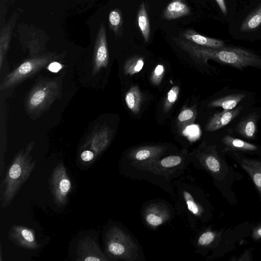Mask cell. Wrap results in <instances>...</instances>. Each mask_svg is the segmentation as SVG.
<instances>
[{"mask_svg": "<svg viewBox=\"0 0 261 261\" xmlns=\"http://www.w3.org/2000/svg\"><path fill=\"white\" fill-rule=\"evenodd\" d=\"M246 96L244 93H237L215 99L208 104L211 107H221L223 110L234 109Z\"/></svg>", "mask_w": 261, "mask_h": 261, "instance_id": "obj_19", "label": "cell"}, {"mask_svg": "<svg viewBox=\"0 0 261 261\" xmlns=\"http://www.w3.org/2000/svg\"><path fill=\"white\" fill-rule=\"evenodd\" d=\"M192 158V152L188 153L186 150L166 155L140 166L125 176L150 182L160 187L171 196L172 181L185 173Z\"/></svg>", "mask_w": 261, "mask_h": 261, "instance_id": "obj_2", "label": "cell"}, {"mask_svg": "<svg viewBox=\"0 0 261 261\" xmlns=\"http://www.w3.org/2000/svg\"><path fill=\"white\" fill-rule=\"evenodd\" d=\"M48 90L45 88H38L31 94L29 105L30 108H37L40 107L48 97Z\"/></svg>", "mask_w": 261, "mask_h": 261, "instance_id": "obj_28", "label": "cell"}, {"mask_svg": "<svg viewBox=\"0 0 261 261\" xmlns=\"http://www.w3.org/2000/svg\"><path fill=\"white\" fill-rule=\"evenodd\" d=\"M252 238L255 240L261 238V226L255 228L252 233Z\"/></svg>", "mask_w": 261, "mask_h": 261, "instance_id": "obj_35", "label": "cell"}, {"mask_svg": "<svg viewBox=\"0 0 261 261\" xmlns=\"http://www.w3.org/2000/svg\"><path fill=\"white\" fill-rule=\"evenodd\" d=\"M171 197L175 215L178 216L186 226L194 231L204 221L206 207L204 196L196 178L185 174L172 182Z\"/></svg>", "mask_w": 261, "mask_h": 261, "instance_id": "obj_1", "label": "cell"}, {"mask_svg": "<svg viewBox=\"0 0 261 261\" xmlns=\"http://www.w3.org/2000/svg\"><path fill=\"white\" fill-rule=\"evenodd\" d=\"M142 100L141 92L137 85L132 86L125 94L126 105L135 114H138L140 112Z\"/></svg>", "mask_w": 261, "mask_h": 261, "instance_id": "obj_20", "label": "cell"}, {"mask_svg": "<svg viewBox=\"0 0 261 261\" xmlns=\"http://www.w3.org/2000/svg\"><path fill=\"white\" fill-rule=\"evenodd\" d=\"M181 34L182 38L199 45L215 48L225 46L223 40L203 36L193 29L185 30Z\"/></svg>", "mask_w": 261, "mask_h": 261, "instance_id": "obj_14", "label": "cell"}, {"mask_svg": "<svg viewBox=\"0 0 261 261\" xmlns=\"http://www.w3.org/2000/svg\"><path fill=\"white\" fill-rule=\"evenodd\" d=\"M77 260H110L106 255L101 251L97 242L89 237L80 240L77 249Z\"/></svg>", "mask_w": 261, "mask_h": 261, "instance_id": "obj_12", "label": "cell"}, {"mask_svg": "<svg viewBox=\"0 0 261 261\" xmlns=\"http://www.w3.org/2000/svg\"><path fill=\"white\" fill-rule=\"evenodd\" d=\"M94 73L101 68L107 67L109 62V51L107 39V33L103 23L100 24L95 42L93 54Z\"/></svg>", "mask_w": 261, "mask_h": 261, "instance_id": "obj_10", "label": "cell"}, {"mask_svg": "<svg viewBox=\"0 0 261 261\" xmlns=\"http://www.w3.org/2000/svg\"><path fill=\"white\" fill-rule=\"evenodd\" d=\"M179 92V87L175 86L168 91L164 103V111L168 112L178 99Z\"/></svg>", "mask_w": 261, "mask_h": 261, "instance_id": "obj_29", "label": "cell"}, {"mask_svg": "<svg viewBox=\"0 0 261 261\" xmlns=\"http://www.w3.org/2000/svg\"><path fill=\"white\" fill-rule=\"evenodd\" d=\"M105 244L106 256L110 260H145L138 241L127 229L122 227H110L106 234Z\"/></svg>", "mask_w": 261, "mask_h": 261, "instance_id": "obj_4", "label": "cell"}, {"mask_svg": "<svg viewBox=\"0 0 261 261\" xmlns=\"http://www.w3.org/2000/svg\"><path fill=\"white\" fill-rule=\"evenodd\" d=\"M217 3L221 12L223 15H226L227 13V9L225 0H215Z\"/></svg>", "mask_w": 261, "mask_h": 261, "instance_id": "obj_34", "label": "cell"}, {"mask_svg": "<svg viewBox=\"0 0 261 261\" xmlns=\"http://www.w3.org/2000/svg\"><path fill=\"white\" fill-rule=\"evenodd\" d=\"M194 231L191 237V242L195 249V252L198 253H202V250L211 246L214 242L216 233L210 229Z\"/></svg>", "mask_w": 261, "mask_h": 261, "instance_id": "obj_16", "label": "cell"}, {"mask_svg": "<svg viewBox=\"0 0 261 261\" xmlns=\"http://www.w3.org/2000/svg\"><path fill=\"white\" fill-rule=\"evenodd\" d=\"M81 158L84 162H90L94 158V154L91 151L85 150L81 154Z\"/></svg>", "mask_w": 261, "mask_h": 261, "instance_id": "obj_32", "label": "cell"}, {"mask_svg": "<svg viewBox=\"0 0 261 261\" xmlns=\"http://www.w3.org/2000/svg\"><path fill=\"white\" fill-rule=\"evenodd\" d=\"M62 65L57 62L50 63L47 67V69L53 72H58L62 69Z\"/></svg>", "mask_w": 261, "mask_h": 261, "instance_id": "obj_33", "label": "cell"}, {"mask_svg": "<svg viewBox=\"0 0 261 261\" xmlns=\"http://www.w3.org/2000/svg\"><path fill=\"white\" fill-rule=\"evenodd\" d=\"M49 56L27 60L8 74L2 84V89L10 87L43 67L49 61Z\"/></svg>", "mask_w": 261, "mask_h": 261, "instance_id": "obj_9", "label": "cell"}, {"mask_svg": "<svg viewBox=\"0 0 261 261\" xmlns=\"http://www.w3.org/2000/svg\"><path fill=\"white\" fill-rule=\"evenodd\" d=\"M261 24V4L243 21L240 31L246 32L257 28Z\"/></svg>", "mask_w": 261, "mask_h": 261, "instance_id": "obj_23", "label": "cell"}, {"mask_svg": "<svg viewBox=\"0 0 261 261\" xmlns=\"http://www.w3.org/2000/svg\"><path fill=\"white\" fill-rule=\"evenodd\" d=\"M31 149L20 151L7 171L1 190L2 208L10 205L35 167L36 160L30 156Z\"/></svg>", "mask_w": 261, "mask_h": 261, "instance_id": "obj_5", "label": "cell"}, {"mask_svg": "<svg viewBox=\"0 0 261 261\" xmlns=\"http://www.w3.org/2000/svg\"><path fill=\"white\" fill-rule=\"evenodd\" d=\"M222 141L226 146L232 149L249 151L255 150L257 149V147L255 145L241 139L234 138L229 135L224 136Z\"/></svg>", "mask_w": 261, "mask_h": 261, "instance_id": "obj_26", "label": "cell"}, {"mask_svg": "<svg viewBox=\"0 0 261 261\" xmlns=\"http://www.w3.org/2000/svg\"><path fill=\"white\" fill-rule=\"evenodd\" d=\"M238 132L244 137L252 138L256 132V121L254 116H249L240 121L237 127Z\"/></svg>", "mask_w": 261, "mask_h": 261, "instance_id": "obj_24", "label": "cell"}, {"mask_svg": "<svg viewBox=\"0 0 261 261\" xmlns=\"http://www.w3.org/2000/svg\"><path fill=\"white\" fill-rule=\"evenodd\" d=\"M196 117V111L193 108H184L178 114L177 125L182 129L194 122Z\"/></svg>", "mask_w": 261, "mask_h": 261, "instance_id": "obj_27", "label": "cell"}, {"mask_svg": "<svg viewBox=\"0 0 261 261\" xmlns=\"http://www.w3.org/2000/svg\"><path fill=\"white\" fill-rule=\"evenodd\" d=\"M242 107L230 110H224L221 112L216 113L210 119L205 125L207 132H214L227 125L240 113Z\"/></svg>", "mask_w": 261, "mask_h": 261, "instance_id": "obj_13", "label": "cell"}, {"mask_svg": "<svg viewBox=\"0 0 261 261\" xmlns=\"http://www.w3.org/2000/svg\"><path fill=\"white\" fill-rule=\"evenodd\" d=\"M165 73V68L162 64L157 65L152 71L150 81L151 83L155 86L161 84Z\"/></svg>", "mask_w": 261, "mask_h": 261, "instance_id": "obj_30", "label": "cell"}, {"mask_svg": "<svg viewBox=\"0 0 261 261\" xmlns=\"http://www.w3.org/2000/svg\"><path fill=\"white\" fill-rule=\"evenodd\" d=\"M143 225L151 230H156L169 223L175 215L173 206L166 200L155 199L145 202L140 210Z\"/></svg>", "mask_w": 261, "mask_h": 261, "instance_id": "obj_7", "label": "cell"}, {"mask_svg": "<svg viewBox=\"0 0 261 261\" xmlns=\"http://www.w3.org/2000/svg\"><path fill=\"white\" fill-rule=\"evenodd\" d=\"M10 29L7 27L4 28L1 31L0 39L1 59L8 49L10 38Z\"/></svg>", "mask_w": 261, "mask_h": 261, "instance_id": "obj_31", "label": "cell"}, {"mask_svg": "<svg viewBox=\"0 0 261 261\" xmlns=\"http://www.w3.org/2000/svg\"><path fill=\"white\" fill-rule=\"evenodd\" d=\"M241 167L249 174L261 195V162L258 161L242 159Z\"/></svg>", "mask_w": 261, "mask_h": 261, "instance_id": "obj_17", "label": "cell"}, {"mask_svg": "<svg viewBox=\"0 0 261 261\" xmlns=\"http://www.w3.org/2000/svg\"><path fill=\"white\" fill-rule=\"evenodd\" d=\"M51 193L57 205L66 204L67 196L71 189V182L66 169L62 163L59 164L54 169L50 178Z\"/></svg>", "mask_w": 261, "mask_h": 261, "instance_id": "obj_8", "label": "cell"}, {"mask_svg": "<svg viewBox=\"0 0 261 261\" xmlns=\"http://www.w3.org/2000/svg\"><path fill=\"white\" fill-rule=\"evenodd\" d=\"M176 44L197 63L206 65L208 60L242 69L247 67L261 68V57L248 49L233 47L215 48L199 45L181 37H173Z\"/></svg>", "mask_w": 261, "mask_h": 261, "instance_id": "obj_3", "label": "cell"}, {"mask_svg": "<svg viewBox=\"0 0 261 261\" xmlns=\"http://www.w3.org/2000/svg\"><path fill=\"white\" fill-rule=\"evenodd\" d=\"M191 13V9L184 0H172L165 8L163 17L166 20H173Z\"/></svg>", "mask_w": 261, "mask_h": 261, "instance_id": "obj_15", "label": "cell"}, {"mask_svg": "<svg viewBox=\"0 0 261 261\" xmlns=\"http://www.w3.org/2000/svg\"><path fill=\"white\" fill-rule=\"evenodd\" d=\"M9 238L17 246L27 249H37L40 246L34 230L21 225H13L9 231Z\"/></svg>", "mask_w": 261, "mask_h": 261, "instance_id": "obj_11", "label": "cell"}, {"mask_svg": "<svg viewBox=\"0 0 261 261\" xmlns=\"http://www.w3.org/2000/svg\"><path fill=\"white\" fill-rule=\"evenodd\" d=\"M169 150V146L163 144L145 145L134 147L124 155L119 166L120 171L125 175L148 162L166 155Z\"/></svg>", "mask_w": 261, "mask_h": 261, "instance_id": "obj_6", "label": "cell"}, {"mask_svg": "<svg viewBox=\"0 0 261 261\" xmlns=\"http://www.w3.org/2000/svg\"><path fill=\"white\" fill-rule=\"evenodd\" d=\"M144 65V58L140 56L135 55L129 58L123 66V72L125 75H133L139 73Z\"/></svg>", "mask_w": 261, "mask_h": 261, "instance_id": "obj_25", "label": "cell"}, {"mask_svg": "<svg viewBox=\"0 0 261 261\" xmlns=\"http://www.w3.org/2000/svg\"><path fill=\"white\" fill-rule=\"evenodd\" d=\"M110 29L113 32L116 37L122 35L123 31V16L119 9H114L111 10L108 17Z\"/></svg>", "mask_w": 261, "mask_h": 261, "instance_id": "obj_22", "label": "cell"}, {"mask_svg": "<svg viewBox=\"0 0 261 261\" xmlns=\"http://www.w3.org/2000/svg\"><path fill=\"white\" fill-rule=\"evenodd\" d=\"M136 19L145 42H148L150 37V25L148 14L143 1L139 7Z\"/></svg>", "mask_w": 261, "mask_h": 261, "instance_id": "obj_18", "label": "cell"}, {"mask_svg": "<svg viewBox=\"0 0 261 261\" xmlns=\"http://www.w3.org/2000/svg\"><path fill=\"white\" fill-rule=\"evenodd\" d=\"M111 139L110 132L108 128H104L92 138L91 148L96 155L102 152L108 146Z\"/></svg>", "mask_w": 261, "mask_h": 261, "instance_id": "obj_21", "label": "cell"}]
</instances>
